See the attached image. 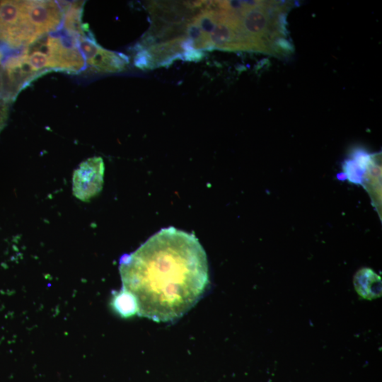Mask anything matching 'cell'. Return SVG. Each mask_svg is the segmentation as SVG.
Returning <instances> with one entry per match:
<instances>
[{
  "label": "cell",
  "mask_w": 382,
  "mask_h": 382,
  "mask_svg": "<svg viewBox=\"0 0 382 382\" xmlns=\"http://www.w3.org/2000/svg\"><path fill=\"white\" fill-rule=\"evenodd\" d=\"M120 291L135 314L156 322L183 316L209 283L207 257L196 236L173 226L161 228L135 251L121 257Z\"/></svg>",
  "instance_id": "obj_1"
},
{
  "label": "cell",
  "mask_w": 382,
  "mask_h": 382,
  "mask_svg": "<svg viewBox=\"0 0 382 382\" xmlns=\"http://www.w3.org/2000/svg\"><path fill=\"white\" fill-rule=\"evenodd\" d=\"M77 40L72 38L69 42L66 40L47 36L40 37L27 47L28 51H39L48 56L53 69L77 72L85 66L84 59L76 45Z\"/></svg>",
  "instance_id": "obj_3"
},
{
  "label": "cell",
  "mask_w": 382,
  "mask_h": 382,
  "mask_svg": "<svg viewBox=\"0 0 382 382\" xmlns=\"http://www.w3.org/2000/svg\"><path fill=\"white\" fill-rule=\"evenodd\" d=\"M24 6L27 21L40 37L60 26L63 14L55 1H24Z\"/></svg>",
  "instance_id": "obj_6"
},
{
  "label": "cell",
  "mask_w": 382,
  "mask_h": 382,
  "mask_svg": "<svg viewBox=\"0 0 382 382\" xmlns=\"http://www.w3.org/2000/svg\"><path fill=\"white\" fill-rule=\"evenodd\" d=\"M7 104L6 100L0 97V130L3 127L7 117Z\"/></svg>",
  "instance_id": "obj_10"
},
{
  "label": "cell",
  "mask_w": 382,
  "mask_h": 382,
  "mask_svg": "<svg viewBox=\"0 0 382 382\" xmlns=\"http://www.w3.org/2000/svg\"><path fill=\"white\" fill-rule=\"evenodd\" d=\"M81 11V6L74 3L66 8L63 16L65 30L69 36L75 39L86 37L85 31H87V26L82 23Z\"/></svg>",
  "instance_id": "obj_8"
},
{
  "label": "cell",
  "mask_w": 382,
  "mask_h": 382,
  "mask_svg": "<svg viewBox=\"0 0 382 382\" xmlns=\"http://www.w3.org/2000/svg\"><path fill=\"white\" fill-rule=\"evenodd\" d=\"M4 54L0 50V97L6 98V86H5V79H4V63L5 59H4Z\"/></svg>",
  "instance_id": "obj_9"
},
{
  "label": "cell",
  "mask_w": 382,
  "mask_h": 382,
  "mask_svg": "<svg viewBox=\"0 0 382 382\" xmlns=\"http://www.w3.org/2000/svg\"><path fill=\"white\" fill-rule=\"evenodd\" d=\"M105 166L101 157H91L81 162L72 178L74 195L83 202L89 201L102 190Z\"/></svg>",
  "instance_id": "obj_4"
},
{
  "label": "cell",
  "mask_w": 382,
  "mask_h": 382,
  "mask_svg": "<svg viewBox=\"0 0 382 382\" xmlns=\"http://www.w3.org/2000/svg\"><path fill=\"white\" fill-rule=\"evenodd\" d=\"M353 283L357 294L365 299L372 300L381 296V278L371 268L364 267L357 271Z\"/></svg>",
  "instance_id": "obj_7"
},
{
  "label": "cell",
  "mask_w": 382,
  "mask_h": 382,
  "mask_svg": "<svg viewBox=\"0 0 382 382\" xmlns=\"http://www.w3.org/2000/svg\"><path fill=\"white\" fill-rule=\"evenodd\" d=\"M40 37L28 23L24 1H0V42L11 48L28 47Z\"/></svg>",
  "instance_id": "obj_2"
},
{
  "label": "cell",
  "mask_w": 382,
  "mask_h": 382,
  "mask_svg": "<svg viewBox=\"0 0 382 382\" xmlns=\"http://www.w3.org/2000/svg\"><path fill=\"white\" fill-rule=\"evenodd\" d=\"M76 45L86 63L100 72L122 71L128 64L126 56L103 49L87 37L77 39Z\"/></svg>",
  "instance_id": "obj_5"
}]
</instances>
